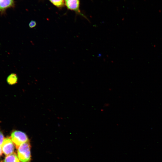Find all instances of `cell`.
<instances>
[{
  "label": "cell",
  "mask_w": 162,
  "mask_h": 162,
  "mask_svg": "<svg viewBox=\"0 0 162 162\" xmlns=\"http://www.w3.org/2000/svg\"><path fill=\"white\" fill-rule=\"evenodd\" d=\"M65 5L68 9L74 11L89 21L86 15L81 12L80 8V0H64Z\"/></svg>",
  "instance_id": "cell-3"
},
{
  "label": "cell",
  "mask_w": 162,
  "mask_h": 162,
  "mask_svg": "<svg viewBox=\"0 0 162 162\" xmlns=\"http://www.w3.org/2000/svg\"><path fill=\"white\" fill-rule=\"evenodd\" d=\"M10 137L17 149L22 144L29 141L27 135L24 132L19 130L13 131L11 133Z\"/></svg>",
  "instance_id": "cell-2"
},
{
  "label": "cell",
  "mask_w": 162,
  "mask_h": 162,
  "mask_svg": "<svg viewBox=\"0 0 162 162\" xmlns=\"http://www.w3.org/2000/svg\"><path fill=\"white\" fill-rule=\"evenodd\" d=\"M2 148L3 152L7 156L13 153L14 146L10 138L7 137L4 139Z\"/></svg>",
  "instance_id": "cell-4"
},
{
  "label": "cell",
  "mask_w": 162,
  "mask_h": 162,
  "mask_svg": "<svg viewBox=\"0 0 162 162\" xmlns=\"http://www.w3.org/2000/svg\"><path fill=\"white\" fill-rule=\"evenodd\" d=\"M36 22L34 20H32L29 24V26L30 28H33L35 27L36 25Z\"/></svg>",
  "instance_id": "cell-9"
},
{
  "label": "cell",
  "mask_w": 162,
  "mask_h": 162,
  "mask_svg": "<svg viewBox=\"0 0 162 162\" xmlns=\"http://www.w3.org/2000/svg\"><path fill=\"white\" fill-rule=\"evenodd\" d=\"M15 6L14 0H0V13L4 14L7 10Z\"/></svg>",
  "instance_id": "cell-5"
},
{
  "label": "cell",
  "mask_w": 162,
  "mask_h": 162,
  "mask_svg": "<svg viewBox=\"0 0 162 162\" xmlns=\"http://www.w3.org/2000/svg\"><path fill=\"white\" fill-rule=\"evenodd\" d=\"M31 146L29 142L23 143L17 148V156L21 162H30L31 160Z\"/></svg>",
  "instance_id": "cell-1"
},
{
  "label": "cell",
  "mask_w": 162,
  "mask_h": 162,
  "mask_svg": "<svg viewBox=\"0 0 162 162\" xmlns=\"http://www.w3.org/2000/svg\"><path fill=\"white\" fill-rule=\"evenodd\" d=\"M4 140V135L0 131V146H2Z\"/></svg>",
  "instance_id": "cell-10"
},
{
  "label": "cell",
  "mask_w": 162,
  "mask_h": 162,
  "mask_svg": "<svg viewBox=\"0 0 162 162\" xmlns=\"http://www.w3.org/2000/svg\"><path fill=\"white\" fill-rule=\"evenodd\" d=\"M18 158L15 153L7 155L2 162H20Z\"/></svg>",
  "instance_id": "cell-6"
},
{
  "label": "cell",
  "mask_w": 162,
  "mask_h": 162,
  "mask_svg": "<svg viewBox=\"0 0 162 162\" xmlns=\"http://www.w3.org/2000/svg\"><path fill=\"white\" fill-rule=\"evenodd\" d=\"M18 77L16 74L14 73H12L9 75L7 79L8 83L10 85H13L17 82Z\"/></svg>",
  "instance_id": "cell-7"
},
{
  "label": "cell",
  "mask_w": 162,
  "mask_h": 162,
  "mask_svg": "<svg viewBox=\"0 0 162 162\" xmlns=\"http://www.w3.org/2000/svg\"><path fill=\"white\" fill-rule=\"evenodd\" d=\"M2 152H3L2 149V146H0V156L2 155Z\"/></svg>",
  "instance_id": "cell-11"
},
{
  "label": "cell",
  "mask_w": 162,
  "mask_h": 162,
  "mask_svg": "<svg viewBox=\"0 0 162 162\" xmlns=\"http://www.w3.org/2000/svg\"><path fill=\"white\" fill-rule=\"evenodd\" d=\"M58 8H61L65 5L64 0H48Z\"/></svg>",
  "instance_id": "cell-8"
}]
</instances>
